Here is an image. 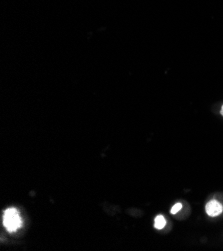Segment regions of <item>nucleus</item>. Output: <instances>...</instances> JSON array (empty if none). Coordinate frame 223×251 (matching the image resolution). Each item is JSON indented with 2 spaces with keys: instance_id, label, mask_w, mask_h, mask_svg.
I'll list each match as a JSON object with an SVG mask.
<instances>
[{
  "instance_id": "obj_1",
  "label": "nucleus",
  "mask_w": 223,
  "mask_h": 251,
  "mask_svg": "<svg viewBox=\"0 0 223 251\" xmlns=\"http://www.w3.org/2000/svg\"><path fill=\"white\" fill-rule=\"evenodd\" d=\"M3 224L9 232H15L18 228H20L22 221L18 211L14 208L6 209L4 211Z\"/></svg>"
},
{
  "instance_id": "obj_2",
  "label": "nucleus",
  "mask_w": 223,
  "mask_h": 251,
  "mask_svg": "<svg viewBox=\"0 0 223 251\" xmlns=\"http://www.w3.org/2000/svg\"><path fill=\"white\" fill-rule=\"evenodd\" d=\"M205 210L209 216L214 217V216L219 215L223 211V207L218 201H216V200H211V201H209L206 204Z\"/></svg>"
},
{
  "instance_id": "obj_3",
  "label": "nucleus",
  "mask_w": 223,
  "mask_h": 251,
  "mask_svg": "<svg viewBox=\"0 0 223 251\" xmlns=\"http://www.w3.org/2000/svg\"><path fill=\"white\" fill-rule=\"evenodd\" d=\"M166 225V220L162 215H158L154 220V227L156 229H162Z\"/></svg>"
},
{
  "instance_id": "obj_4",
  "label": "nucleus",
  "mask_w": 223,
  "mask_h": 251,
  "mask_svg": "<svg viewBox=\"0 0 223 251\" xmlns=\"http://www.w3.org/2000/svg\"><path fill=\"white\" fill-rule=\"evenodd\" d=\"M182 208V204L181 203H176L174 206L172 207V209H171V214H175V213H177L180 209Z\"/></svg>"
},
{
  "instance_id": "obj_5",
  "label": "nucleus",
  "mask_w": 223,
  "mask_h": 251,
  "mask_svg": "<svg viewBox=\"0 0 223 251\" xmlns=\"http://www.w3.org/2000/svg\"><path fill=\"white\" fill-rule=\"evenodd\" d=\"M221 114L223 115V105H222V108H221Z\"/></svg>"
}]
</instances>
